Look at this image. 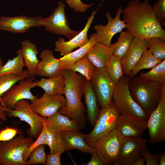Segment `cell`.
<instances>
[{"label":"cell","instance_id":"obj_26","mask_svg":"<svg viewBox=\"0 0 165 165\" xmlns=\"http://www.w3.org/2000/svg\"><path fill=\"white\" fill-rule=\"evenodd\" d=\"M65 81L61 72L59 74L48 79L42 77L40 80H37L35 87H39L45 92L52 95H62L64 94Z\"/></svg>","mask_w":165,"mask_h":165},{"label":"cell","instance_id":"obj_33","mask_svg":"<svg viewBox=\"0 0 165 165\" xmlns=\"http://www.w3.org/2000/svg\"><path fill=\"white\" fill-rule=\"evenodd\" d=\"M106 68L110 78L116 83L124 76L121 59L119 57L112 55Z\"/></svg>","mask_w":165,"mask_h":165},{"label":"cell","instance_id":"obj_41","mask_svg":"<svg viewBox=\"0 0 165 165\" xmlns=\"http://www.w3.org/2000/svg\"><path fill=\"white\" fill-rule=\"evenodd\" d=\"M141 156L145 160L146 165H158L159 155L152 154L149 152L145 145L142 149Z\"/></svg>","mask_w":165,"mask_h":165},{"label":"cell","instance_id":"obj_37","mask_svg":"<svg viewBox=\"0 0 165 165\" xmlns=\"http://www.w3.org/2000/svg\"><path fill=\"white\" fill-rule=\"evenodd\" d=\"M45 145L41 144L31 151L28 160L26 161V165L38 164L46 165L47 155L45 149Z\"/></svg>","mask_w":165,"mask_h":165},{"label":"cell","instance_id":"obj_40","mask_svg":"<svg viewBox=\"0 0 165 165\" xmlns=\"http://www.w3.org/2000/svg\"><path fill=\"white\" fill-rule=\"evenodd\" d=\"M21 133L19 130L11 127H6L0 131V142L9 141Z\"/></svg>","mask_w":165,"mask_h":165},{"label":"cell","instance_id":"obj_21","mask_svg":"<svg viewBox=\"0 0 165 165\" xmlns=\"http://www.w3.org/2000/svg\"><path fill=\"white\" fill-rule=\"evenodd\" d=\"M61 133L65 151L75 149L91 154L93 152L94 148L85 141L84 134L78 130L64 131Z\"/></svg>","mask_w":165,"mask_h":165},{"label":"cell","instance_id":"obj_4","mask_svg":"<svg viewBox=\"0 0 165 165\" xmlns=\"http://www.w3.org/2000/svg\"><path fill=\"white\" fill-rule=\"evenodd\" d=\"M120 114L115 102L112 100L111 104L100 110L92 130L88 134H84L86 143L92 148L100 138L116 128Z\"/></svg>","mask_w":165,"mask_h":165},{"label":"cell","instance_id":"obj_29","mask_svg":"<svg viewBox=\"0 0 165 165\" xmlns=\"http://www.w3.org/2000/svg\"><path fill=\"white\" fill-rule=\"evenodd\" d=\"M133 38V36L128 31H121L117 41L109 47L112 55L121 58L128 50Z\"/></svg>","mask_w":165,"mask_h":165},{"label":"cell","instance_id":"obj_30","mask_svg":"<svg viewBox=\"0 0 165 165\" xmlns=\"http://www.w3.org/2000/svg\"><path fill=\"white\" fill-rule=\"evenodd\" d=\"M162 61L156 58L147 49L144 52L128 76L129 79L134 77L141 70L152 68Z\"/></svg>","mask_w":165,"mask_h":165},{"label":"cell","instance_id":"obj_18","mask_svg":"<svg viewBox=\"0 0 165 165\" xmlns=\"http://www.w3.org/2000/svg\"><path fill=\"white\" fill-rule=\"evenodd\" d=\"M102 2L97 10L93 11L84 29L75 37L68 41H65L64 39L61 38H58L55 43V51L60 52V55L64 56L72 52L74 49L81 47L87 43L89 40L87 36L88 31L94 18L95 15Z\"/></svg>","mask_w":165,"mask_h":165},{"label":"cell","instance_id":"obj_25","mask_svg":"<svg viewBox=\"0 0 165 165\" xmlns=\"http://www.w3.org/2000/svg\"><path fill=\"white\" fill-rule=\"evenodd\" d=\"M21 46L25 66L31 76H34L39 62L37 55L38 53L36 46L28 40L22 42Z\"/></svg>","mask_w":165,"mask_h":165},{"label":"cell","instance_id":"obj_3","mask_svg":"<svg viewBox=\"0 0 165 165\" xmlns=\"http://www.w3.org/2000/svg\"><path fill=\"white\" fill-rule=\"evenodd\" d=\"M128 85L132 98L149 118L159 103L161 84L135 76L129 79Z\"/></svg>","mask_w":165,"mask_h":165},{"label":"cell","instance_id":"obj_45","mask_svg":"<svg viewBox=\"0 0 165 165\" xmlns=\"http://www.w3.org/2000/svg\"><path fill=\"white\" fill-rule=\"evenodd\" d=\"M165 165V152L161 153L159 155V160L158 165Z\"/></svg>","mask_w":165,"mask_h":165},{"label":"cell","instance_id":"obj_7","mask_svg":"<svg viewBox=\"0 0 165 165\" xmlns=\"http://www.w3.org/2000/svg\"><path fill=\"white\" fill-rule=\"evenodd\" d=\"M127 76L121 78L116 84L113 100L120 114L131 113L148 120V117L132 98L129 90Z\"/></svg>","mask_w":165,"mask_h":165},{"label":"cell","instance_id":"obj_28","mask_svg":"<svg viewBox=\"0 0 165 165\" xmlns=\"http://www.w3.org/2000/svg\"><path fill=\"white\" fill-rule=\"evenodd\" d=\"M16 53V57L12 59H8L0 68V76L10 74L21 75L24 73L25 70H23V68L25 65L21 50H18Z\"/></svg>","mask_w":165,"mask_h":165},{"label":"cell","instance_id":"obj_15","mask_svg":"<svg viewBox=\"0 0 165 165\" xmlns=\"http://www.w3.org/2000/svg\"><path fill=\"white\" fill-rule=\"evenodd\" d=\"M66 104L62 95H52L45 92L39 98L31 101L32 110L40 116L48 118L57 112Z\"/></svg>","mask_w":165,"mask_h":165},{"label":"cell","instance_id":"obj_34","mask_svg":"<svg viewBox=\"0 0 165 165\" xmlns=\"http://www.w3.org/2000/svg\"><path fill=\"white\" fill-rule=\"evenodd\" d=\"M47 145L50 148V154H62L65 151L60 131L48 132Z\"/></svg>","mask_w":165,"mask_h":165},{"label":"cell","instance_id":"obj_13","mask_svg":"<svg viewBox=\"0 0 165 165\" xmlns=\"http://www.w3.org/2000/svg\"><path fill=\"white\" fill-rule=\"evenodd\" d=\"M123 11L122 6H119L117 8L116 15L114 18L112 17L110 12H106L105 14L108 20L107 24H97L94 26L99 42L109 47L114 35L120 32L126 28V25L124 20L120 19Z\"/></svg>","mask_w":165,"mask_h":165},{"label":"cell","instance_id":"obj_43","mask_svg":"<svg viewBox=\"0 0 165 165\" xmlns=\"http://www.w3.org/2000/svg\"><path fill=\"white\" fill-rule=\"evenodd\" d=\"M90 159L86 165H107L109 164L99 154L97 151L94 148Z\"/></svg>","mask_w":165,"mask_h":165},{"label":"cell","instance_id":"obj_44","mask_svg":"<svg viewBox=\"0 0 165 165\" xmlns=\"http://www.w3.org/2000/svg\"><path fill=\"white\" fill-rule=\"evenodd\" d=\"M61 154L56 153L47 155L46 165H61Z\"/></svg>","mask_w":165,"mask_h":165},{"label":"cell","instance_id":"obj_6","mask_svg":"<svg viewBox=\"0 0 165 165\" xmlns=\"http://www.w3.org/2000/svg\"><path fill=\"white\" fill-rule=\"evenodd\" d=\"M0 109L4 111L10 117H18L21 120L27 123L30 126L29 132L30 136L37 139L41 134L43 123L46 118L42 117L32 109L28 100L22 99L17 102L12 109L6 108L0 105Z\"/></svg>","mask_w":165,"mask_h":165},{"label":"cell","instance_id":"obj_39","mask_svg":"<svg viewBox=\"0 0 165 165\" xmlns=\"http://www.w3.org/2000/svg\"><path fill=\"white\" fill-rule=\"evenodd\" d=\"M152 7L157 20L162 22L165 18V0H158Z\"/></svg>","mask_w":165,"mask_h":165},{"label":"cell","instance_id":"obj_47","mask_svg":"<svg viewBox=\"0 0 165 165\" xmlns=\"http://www.w3.org/2000/svg\"><path fill=\"white\" fill-rule=\"evenodd\" d=\"M7 116L5 112L4 111L1 110L0 108V120L1 119L3 121H6L7 120ZM1 121L0 120V122Z\"/></svg>","mask_w":165,"mask_h":165},{"label":"cell","instance_id":"obj_1","mask_svg":"<svg viewBox=\"0 0 165 165\" xmlns=\"http://www.w3.org/2000/svg\"><path fill=\"white\" fill-rule=\"evenodd\" d=\"M150 0H130L123 9L126 30L145 39L158 37L165 41V31L156 19Z\"/></svg>","mask_w":165,"mask_h":165},{"label":"cell","instance_id":"obj_8","mask_svg":"<svg viewBox=\"0 0 165 165\" xmlns=\"http://www.w3.org/2000/svg\"><path fill=\"white\" fill-rule=\"evenodd\" d=\"M147 128L150 144L165 141V84H161L159 101L147 120Z\"/></svg>","mask_w":165,"mask_h":165},{"label":"cell","instance_id":"obj_14","mask_svg":"<svg viewBox=\"0 0 165 165\" xmlns=\"http://www.w3.org/2000/svg\"><path fill=\"white\" fill-rule=\"evenodd\" d=\"M148 139L142 138L125 137L117 160L113 165H133L136 160L142 156L141 151Z\"/></svg>","mask_w":165,"mask_h":165},{"label":"cell","instance_id":"obj_35","mask_svg":"<svg viewBox=\"0 0 165 165\" xmlns=\"http://www.w3.org/2000/svg\"><path fill=\"white\" fill-rule=\"evenodd\" d=\"M147 49L156 58L163 60L165 59V42L158 37L145 39Z\"/></svg>","mask_w":165,"mask_h":165},{"label":"cell","instance_id":"obj_22","mask_svg":"<svg viewBox=\"0 0 165 165\" xmlns=\"http://www.w3.org/2000/svg\"><path fill=\"white\" fill-rule=\"evenodd\" d=\"M44 123L48 132L79 130L81 129L74 120L60 114L58 111L46 118Z\"/></svg>","mask_w":165,"mask_h":165},{"label":"cell","instance_id":"obj_23","mask_svg":"<svg viewBox=\"0 0 165 165\" xmlns=\"http://www.w3.org/2000/svg\"><path fill=\"white\" fill-rule=\"evenodd\" d=\"M82 89L88 119L90 124L94 127L100 110L97 106L96 96L91 82L85 78H83L82 81Z\"/></svg>","mask_w":165,"mask_h":165},{"label":"cell","instance_id":"obj_19","mask_svg":"<svg viewBox=\"0 0 165 165\" xmlns=\"http://www.w3.org/2000/svg\"><path fill=\"white\" fill-rule=\"evenodd\" d=\"M145 39L133 37L131 44L125 55L121 58L124 74L128 76L147 49Z\"/></svg>","mask_w":165,"mask_h":165},{"label":"cell","instance_id":"obj_11","mask_svg":"<svg viewBox=\"0 0 165 165\" xmlns=\"http://www.w3.org/2000/svg\"><path fill=\"white\" fill-rule=\"evenodd\" d=\"M90 82L101 109L111 104L116 83L110 78L106 67H95Z\"/></svg>","mask_w":165,"mask_h":165},{"label":"cell","instance_id":"obj_31","mask_svg":"<svg viewBox=\"0 0 165 165\" xmlns=\"http://www.w3.org/2000/svg\"><path fill=\"white\" fill-rule=\"evenodd\" d=\"M139 76L149 81L165 84V60L155 65L150 71L141 73Z\"/></svg>","mask_w":165,"mask_h":165},{"label":"cell","instance_id":"obj_38","mask_svg":"<svg viewBox=\"0 0 165 165\" xmlns=\"http://www.w3.org/2000/svg\"><path fill=\"white\" fill-rule=\"evenodd\" d=\"M44 122L43 123V128L42 130L36 141L35 142L34 141L29 147L25 148L23 152V158L24 161L25 162L28 160L31 151L34 148L41 144L47 145L48 132Z\"/></svg>","mask_w":165,"mask_h":165},{"label":"cell","instance_id":"obj_9","mask_svg":"<svg viewBox=\"0 0 165 165\" xmlns=\"http://www.w3.org/2000/svg\"><path fill=\"white\" fill-rule=\"evenodd\" d=\"M65 5L62 2L58 3L57 7L47 18L41 17L39 20L40 27H44L50 33L58 35H63L69 40L80 31L71 29L69 27L65 13Z\"/></svg>","mask_w":165,"mask_h":165},{"label":"cell","instance_id":"obj_10","mask_svg":"<svg viewBox=\"0 0 165 165\" xmlns=\"http://www.w3.org/2000/svg\"><path fill=\"white\" fill-rule=\"evenodd\" d=\"M124 137L116 128L100 138L92 148L109 164H113L118 159Z\"/></svg>","mask_w":165,"mask_h":165},{"label":"cell","instance_id":"obj_16","mask_svg":"<svg viewBox=\"0 0 165 165\" xmlns=\"http://www.w3.org/2000/svg\"><path fill=\"white\" fill-rule=\"evenodd\" d=\"M147 120L131 113L120 114L116 128L125 137L140 138L147 128Z\"/></svg>","mask_w":165,"mask_h":165},{"label":"cell","instance_id":"obj_46","mask_svg":"<svg viewBox=\"0 0 165 165\" xmlns=\"http://www.w3.org/2000/svg\"><path fill=\"white\" fill-rule=\"evenodd\" d=\"M145 162V160L144 158L141 156L136 160L133 165H144Z\"/></svg>","mask_w":165,"mask_h":165},{"label":"cell","instance_id":"obj_48","mask_svg":"<svg viewBox=\"0 0 165 165\" xmlns=\"http://www.w3.org/2000/svg\"><path fill=\"white\" fill-rule=\"evenodd\" d=\"M3 65V63L1 58L0 57V68Z\"/></svg>","mask_w":165,"mask_h":165},{"label":"cell","instance_id":"obj_20","mask_svg":"<svg viewBox=\"0 0 165 165\" xmlns=\"http://www.w3.org/2000/svg\"><path fill=\"white\" fill-rule=\"evenodd\" d=\"M39 57L42 60L38 64L35 75L49 78L61 72L62 68L61 61L60 59L55 58L52 50L45 49L42 50Z\"/></svg>","mask_w":165,"mask_h":165},{"label":"cell","instance_id":"obj_32","mask_svg":"<svg viewBox=\"0 0 165 165\" xmlns=\"http://www.w3.org/2000/svg\"><path fill=\"white\" fill-rule=\"evenodd\" d=\"M95 67L86 55L67 69L80 73L87 80L90 81Z\"/></svg>","mask_w":165,"mask_h":165},{"label":"cell","instance_id":"obj_36","mask_svg":"<svg viewBox=\"0 0 165 165\" xmlns=\"http://www.w3.org/2000/svg\"><path fill=\"white\" fill-rule=\"evenodd\" d=\"M30 76L27 70L21 75L10 74L0 76V100L2 94L13 84Z\"/></svg>","mask_w":165,"mask_h":165},{"label":"cell","instance_id":"obj_2","mask_svg":"<svg viewBox=\"0 0 165 165\" xmlns=\"http://www.w3.org/2000/svg\"><path fill=\"white\" fill-rule=\"evenodd\" d=\"M61 73L64 77V94L66 105L58 110L61 114L74 120L82 128L86 122L84 106L81 100L83 97V78L69 69H63Z\"/></svg>","mask_w":165,"mask_h":165},{"label":"cell","instance_id":"obj_27","mask_svg":"<svg viewBox=\"0 0 165 165\" xmlns=\"http://www.w3.org/2000/svg\"><path fill=\"white\" fill-rule=\"evenodd\" d=\"M86 56L95 67L100 68L107 66L112 55L109 47L98 42Z\"/></svg>","mask_w":165,"mask_h":165},{"label":"cell","instance_id":"obj_42","mask_svg":"<svg viewBox=\"0 0 165 165\" xmlns=\"http://www.w3.org/2000/svg\"><path fill=\"white\" fill-rule=\"evenodd\" d=\"M69 7L76 12H84L92 6L93 4H87L82 3L81 0H66Z\"/></svg>","mask_w":165,"mask_h":165},{"label":"cell","instance_id":"obj_24","mask_svg":"<svg viewBox=\"0 0 165 165\" xmlns=\"http://www.w3.org/2000/svg\"><path fill=\"white\" fill-rule=\"evenodd\" d=\"M98 41L96 33L93 34L90 37L87 43L77 50L71 52L61 57L62 70L67 69L84 57L91 50L94 46Z\"/></svg>","mask_w":165,"mask_h":165},{"label":"cell","instance_id":"obj_5","mask_svg":"<svg viewBox=\"0 0 165 165\" xmlns=\"http://www.w3.org/2000/svg\"><path fill=\"white\" fill-rule=\"evenodd\" d=\"M34 142L33 137L22 133L9 141L0 142V165H26L23 153Z\"/></svg>","mask_w":165,"mask_h":165},{"label":"cell","instance_id":"obj_17","mask_svg":"<svg viewBox=\"0 0 165 165\" xmlns=\"http://www.w3.org/2000/svg\"><path fill=\"white\" fill-rule=\"evenodd\" d=\"M41 16L30 17L24 15L0 17V30L13 33L23 34L33 27H40L39 20Z\"/></svg>","mask_w":165,"mask_h":165},{"label":"cell","instance_id":"obj_12","mask_svg":"<svg viewBox=\"0 0 165 165\" xmlns=\"http://www.w3.org/2000/svg\"><path fill=\"white\" fill-rule=\"evenodd\" d=\"M35 77L31 76L19 81L17 84H13L2 95L0 100V105L9 109L13 108L15 104L22 99H28L32 101L37 98V96L34 95L31 89L35 87L37 81Z\"/></svg>","mask_w":165,"mask_h":165}]
</instances>
